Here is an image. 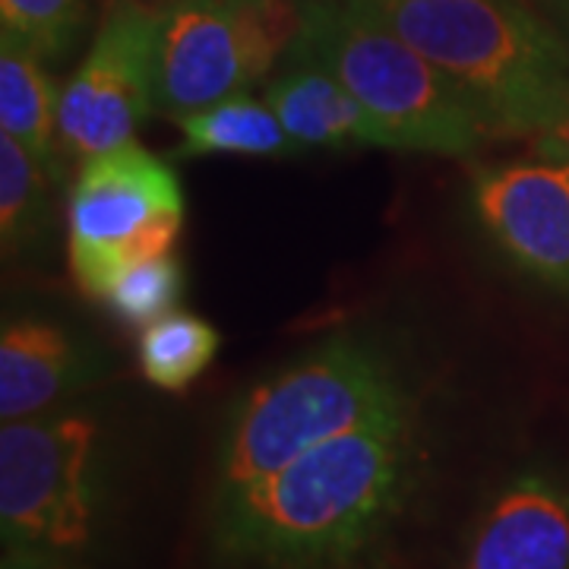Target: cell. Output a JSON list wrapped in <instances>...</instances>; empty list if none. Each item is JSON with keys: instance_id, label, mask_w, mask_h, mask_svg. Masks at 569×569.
<instances>
[{"instance_id": "cell-18", "label": "cell", "mask_w": 569, "mask_h": 569, "mask_svg": "<svg viewBox=\"0 0 569 569\" xmlns=\"http://www.w3.org/2000/svg\"><path fill=\"white\" fill-rule=\"evenodd\" d=\"M89 0H0V39L20 41L41 61H58L80 36Z\"/></svg>"}, {"instance_id": "cell-7", "label": "cell", "mask_w": 569, "mask_h": 569, "mask_svg": "<svg viewBox=\"0 0 569 569\" xmlns=\"http://www.w3.org/2000/svg\"><path fill=\"white\" fill-rule=\"evenodd\" d=\"M181 228V181L140 142H121L77 164L67 200V253L86 298L102 301L123 266L174 253Z\"/></svg>"}, {"instance_id": "cell-22", "label": "cell", "mask_w": 569, "mask_h": 569, "mask_svg": "<svg viewBox=\"0 0 569 569\" xmlns=\"http://www.w3.org/2000/svg\"><path fill=\"white\" fill-rule=\"evenodd\" d=\"M140 3H156V0H140Z\"/></svg>"}, {"instance_id": "cell-10", "label": "cell", "mask_w": 569, "mask_h": 569, "mask_svg": "<svg viewBox=\"0 0 569 569\" xmlns=\"http://www.w3.org/2000/svg\"><path fill=\"white\" fill-rule=\"evenodd\" d=\"M456 569H569V478L509 471L475 509Z\"/></svg>"}, {"instance_id": "cell-19", "label": "cell", "mask_w": 569, "mask_h": 569, "mask_svg": "<svg viewBox=\"0 0 569 569\" xmlns=\"http://www.w3.org/2000/svg\"><path fill=\"white\" fill-rule=\"evenodd\" d=\"M0 569H92L86 560L77 557H67V553H54V550H39V548H3V560Z\"/></svg>"}, {"instance_id": "cell-16", "label": "cell", "mask_w": 569, "mask_h": 569, "mask_svg": "<svg viewBox=\"0 0 569 569\" xmlns=\"http://www.w3.org/2000/svg\"><path fill=\"white\" fill-rule=\"evenodd\" d=\"M51 178L20 142L0 133V244L3 260L20 257L39 241L48 224Z\"/></svg>"}, {"instance_id": "cell-21", "label": "cell", "mask_w": 569, "mask_h": 569, "mask_svg": "<svg viewBox=\"0 0 569 569\" xmlns=\"http://www.w3.org/2000/svg\"><path fill=\"white\" fill-rule=\"evenodd\" d=\"M531 7L548 20V26L569 48V0H531Z\"/></svg>"}, {"instance_id": "cell-12", "label": "cell", "mask_w": 569, "mask_h": 569, "mask_svg": "<svg viewBox=\"0 0 569 569\" xmlns=\"http://www.w3.org/2000/svg\"><path fill=\"white\" fill-rule=\"evenodd\" d=\"M263 99L305 152L387 146L358 96L317 61L288 54L282 70L263 82Z\"/></svg>"}, {"instance_id": "cell-8", "label": "cell", "mask_w": 569, "mask_h": 569, "mask_svg": "<svg viewBox=\"0 0 569 569\" xmlns=\"http://www.w3.org/2000/svg\"><path fill=\"white\" fill-rule=\"evenodd\" d=\"M159 7L111 0L89 54L61 89V149L67 164L133 140L156 111Z\"/></svg>"}, {"instance_id": "cell-6", "label": "cell", "mask_w": 569, "mask_h": 569, "mask_svg": "<svg viewBox=\"0 0 569 569\" xmlns=\"http://www.w3.org/2000/svg\"><path fill=\"white\" fill-rule=\"evenodd\" d=\"M301 32V0H164L156 111L181 118L272 77Z\"/></svg>"}, {"instance_id": "cell-5", "label": "cell", "mask_w": 569, "mask_h": 569, "mask_svg": "<svg viewBox=\"0 0 569 569\" xmlns=\"http://www.w3.org/2000/svg\"><path fill=\"white\" fill-rule=\"evenodd\" d=\"M114 507V443L102 418L54 408L0 427L3 548H39L89 563Z\"/></svg>"}, {"instance_id": "cell-4", "label": "cell", "mask_w": 569, "mask_h": 569, "mask_svg": "<svg viewBox=\"0 0 569 569\" xmlns=\"http://www.w3.org/2000/svg\"><path fill=\"white\" fill-rule=\"evenodd\" d=\"M288 54L346 82L373 114L387 149L468 159L493 137L440 67L348 0H301V32Z\"/></svg>"}, {"instance_id": "cell-13", "label": "cell", "mask_w": 569, "mask_h": 569, "mask_svg": "<svg viewBox=\"0 0 569 569\" xmlns=\"http://www.w3.org/2000/svg\"><path fill=\"white\" fill-rule=\"evenodd\" d=\"M0 127L44 168L51 183L67 178L61 89L44 61L13 39H0Z\"/></svg>"}, {"instance_id": "cell-14", "label": "cell", "mask_w": 569, "mask_h": 569, "mask_svg": "<svg viewBox=\"0 0 569 569\" xmlns=\"http://www.w3.org/2000/svg\"><path fill=\"white\" fill-rule=\"evenodd\" d=\"M181 142L178 159H206V156H241V159H298L305 149L291 140L276 111L266 99L250 92L231 96L222 102L174 118Z\"/></svg>"}, {"instance_id": "cell-3", "label": "cell", "mask_w": 569, "mask_h": 569, "mask_svg": "<svg viewBox=\"0 0 569 569\" xmlns=\"http://www.w3.org/2000/svg\"><path fill=\"white\" fill-rule=\"evenodd\" d=\"M456 82L493 137H535L569 99V48L531 0H348Z\"/></svg>"}, {"instance_id": "cell-9", "label": "cell", "mask_w": 569, "mask_h": 569, "mask_svg": "<svg viewBox=\"0 0 569 569\" xmlns=\"http://www.w3.org/2000/svg\"><path fill=\"white\" fill-rule=\"evenodd\" d=\"M475 216L497 250L535 282L569 291V162L545 159L481 168Z\"/></svg>"}, {"instance_id": "cell-20", "label": "cell", "mask_w": 569, "mask_h": 569, "mask_svg": "<svg viewBox=\"0 0 569 569\" xmlns=\"http://www.w3.org/2000/svg\"><path fill=\"white\" fill-rule=\"evenodd\" d=\"M531 142H535V152H538V156L569 162V99L563 102V108L553 114V121L531 137Z\"/></svg>"}, {"instance_id": "cell-17", "label": "cell", "mask_w": 569, "mask_h": 569, "mask_svg": "<svg viewBox=\"0 0 569 569\" xmlns=\"http://www.w3.org/2000/svg\"><path fill=\"white\" fill-rule=\"evenodd\" d=\"M183 266L174 253L123 266L104 291V305L127 326H149L181 301Z\"/></svg>"}, {"instance_id": "cell-11", "label": "cell", "mask_w": 569, "mask_h": 569, "mask_svg": "<svg viewBox=\"0 0 569 569\" xmlns=\"http://www.w3.org/2000/svg\"><path fill=\"white\" fill-rule=\"evenodd\" d=\"M102 377V365L67 329L13 317L0 332V418L22 421L63 408Z\"/></svg>"}, {"instance_id": "cell-15", "label": "cell", "mask_w": 569, "mask_h": 569, "mask_svg": "<svg viewBox=\"0 0 569 569\" xmlns=\"http://www.w3.org/2000/svg\"><path fill=\"white\" fill-rule=\"evenodd\" d=\"M222 336L203 317L190 310H168L164 317L142 326L137 342L142 380L162 392H187L219 355Z\"/></svg>"}, {"instance_id": "cell-1", "label": "cell", "mask_w": 569, "mask_h": 569, "mask_svg": "<svg viewBox=\"0 0 569 569\" xmlns=\"http://www.w3.org/2000/svg\"><path fill=\"white\" fill-rule=\"evenodd\" d=\"M421 411L326 440L206 509L216 569H380L430 485Z\"/></svg>"}, {"instance_id": "cell-2", "label": "cell", "mask_w": 569, "mask_h": 569, "mask_svg": "<svg viewBox=\"0 0 569 569\" xmlns=\"http://www.w3.org/2000/svg\"><path fill=\"white\" fill-rule=\"evenodd\" d=\"M418 411V389L377 336L336 332L228 411L212 452L206 509L253 488L326 440Z\"/></svg>"}]
</instances>
